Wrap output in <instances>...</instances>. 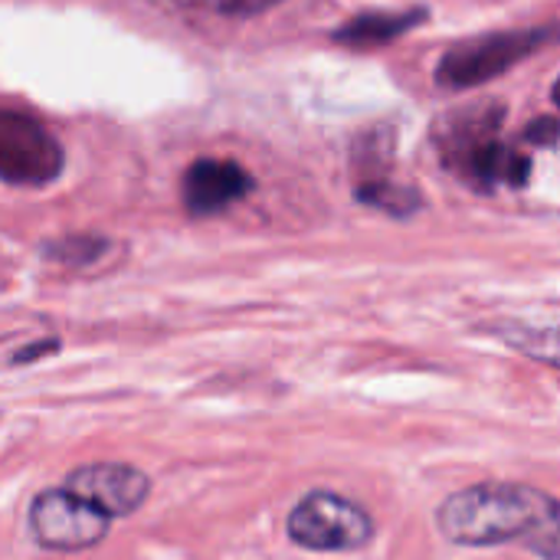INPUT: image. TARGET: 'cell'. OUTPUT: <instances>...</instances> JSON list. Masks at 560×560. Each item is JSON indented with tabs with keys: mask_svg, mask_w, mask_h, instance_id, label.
<instances>
[{
	"mask_svg": "<svg viewBox=\"0 0 560 560\" xmlns=\"http://www.w3.org/2000/svg\"><path fill=\"white\" fill-rule=\"evenodd\" d=\"M108 522L66 489H46L30 505L33 541L46 551H85L105 538Z\"/></svg>",
	"mask_w": 560,
	"mask_h": 560,
	"instance_id": "5b68a950",
	"label": "cell"
},
{
	"mask_svg": "<svg viewBox=\"0 0 560 560\" xmlns=\"http://www.w3.org/2000/svg\"><path fill=\"white\" fill-rule=\"evenodd\" d=\"M436 528L463 548L522 541L545 560H558V499L532 486L479 482L453 492L436 512Z\"/></svg>",
	"mask_w": 560,
	"mask_h": 560,
	"instance_id": "6da1fadb",
	"label": "cell"
},
{
	"mask_svg": "<svg viewBox=\"0 0 560 560\" xmlns=\"http://www.w3.org/2000/svg\"><path fill=\"white\" fill-rule=\"evenodd\" d=\"M105 249H108L105 240H95V236H69V240H59L49 249V256H56L66 266H85V262H95Z\"/></svg>",
	"mask_w": 560,
	"mask_h": 560,
	"instance_id": "7c38bea8",
	"label": "cell"
},
{
	"mask_svg": "<svg viewBox=\"0 0 560 560\" xmlns=\"http://www.w3.org/2000/svg\"><path fill=\"white\" fill-rule=\"evenodd\" d=\"M361 200L374 203L381 210H390V213H413L420 207V197L413 190H407V187L400 190V187H394L387 180H368L361 187Z\"/></svg>",
	"mask_w": 560,
	"mask_h": 560,
	"instance_id": "8fae6325",
	"label": "cell"
},
{
	"mask_svg": "<svg viewBox=\"0 0 560 560\" xmlns=\"http://www.w3.org/2000/svg\"><path fill=\"white\" fill-rule=\"evenodd\" d=\"M555 39V26L522 30V33H489L466 39L459 46H450L446 56L436 66V82L443 89H472L482 85L522 59H528L538 46Z\"/></svg>",
	"mask_w": 560,
	"mask_h": 560,
	"instance_id": "7a4b0ae2",
	"label": "cell"
},
{
	"mask_svg": "<svg viewBox=\"0 0 560 560\" xmlns=\"http://www.w3.org/2000/svg\"><path fill=\"white\" fill-rule=\"evenodd\" d=\"M62 174V148L33 115L0 108V180L43 187Z\"/></svg>",
	"mask_w": 560,
	"mask_h": 560,
	"instance_id": "277c9868",
	"label": "cell"
},
{
	"mask_svg": "<svg viewBox=\"0 0 560 560\" xmlns=\"http://www.w3.org/2000/svg\"><path fill=\"white\" fill-rule=\"evenodd\" d=\"M161 10H180V13H223V16H253L276 0H148Z\"/></svg>",
	"mask_w": 560,
	"mask_h": 560,
	"instance_id": "30bf717a",
	"label": "cell"
},
{
	"mask_svg": "<svg viewBox=\"0 0 560 560\" xmlns=\"http://www.w3.org/2000/svg\"><path fill=\"white\" fill-rule=\"evenodd\" d=\"M249 190H253V177L236 161H217V158L194 161L180 184L184 207L194 217L220 213L233 207L236 200H243Z\"/></svg>",
	"mask_w": 560,
	"mask_h": 560,
	"instance_id": "52a82bcc",
	"label": "cell"
},
{
	"mask_svg": "<svg viewBox=\"0 0 560 560\" xmlns=\"http://www.w3.org/2000/svg\"><path fill=\"white\" fill-rule=\"evenodd\" d=\"M43 351H56V341H46V345H33L26 351H20L13 361H30V358H43Z\"/></svg>",
	"mask_w": 560,
	"mask_h": 560,
	"instance_id": "5bb4252c",
	"label": "cell"
},
{
	"mask_svg": "<svg viewBox=\"0 0 560 560\" xmlns=\"http://www.w3.org/2000/svg\"><path fill=\"white\" fill-rule=\"evenodd\" d=\"M66 492L102 512L105 518H125L135 509L148 502L151 482L141 469L125 466V463H95V466H79L69 472L62 482Z\"/></svg>",
	"mask_w": 560,
	"mask_h": 560,
	"instance_id": "8992f818",
	"label": "cell"
},
{
	"mask_svg": "<svg viewBox=\"0 0 560 560\" xmlns=\"http://www.w3.org/2000/svg\"><path fill=\"white\" fill-rule=\"evenodd\" d=\"M423 16H427L423 10H410V13H361V16L348 20L335 33V39L348 43V46H358V49H368V46L390 43L394 36L413 30V23H420Z\"/></svg>",
	"mask_w": 560,
	"mask_h": 560,
	"instance_id": "9c48e42d",
	"label": "cell"
},
{
	"mask_svg": "<svg viewBox=\"0 0 560 560\" xmlns=\"http://www.w3.org/2000/svg\"><path fill=\"white\" fill-rule=\"evenodd\" d=\"M289 538L308 551H358L374 538L371 515L335 492H308L289 512Z\"/></svg>",
	"mask_w": 560,
	"mask_h": 560,
	"instance_id": "3957f363",
	"label": "cell"
},
{
	"mask_svg": "<svg viewBox=\"0 0 560 560\" xmlns=\"http://www.w3.org/2000/svg\"><path fill=\"white\" fill-rule=\"evenodd\" d=\"M446 158L459 167L463 177H469L479 187H495V184L525 187L528 184V174H532L528 158H522L518 151H512L509 144H502L495 135L466 141V144L446 151Z\"/></svg>",
	"mask_w": 560,
	"mask_h": 560,
	"instance_id": "ba28073f",
	"label": "cell"
},
{
	"mask_svg": "<svg viewBox=\"0 0 560 560\" xmlns=\"http://www.w3.org/2000/svg\"><path fill=\"white\" fill-rule=\"evenodd\" d=\"M528 141L551 148V144L558 141V121H555V115H545V118H538L535 125H528Z\"/></svg>",
	"mask_w": 560,
	"mask_h": 560,
	"instance_id": "4fadbf2b",
	"label": "cell"
}]
</instances>
